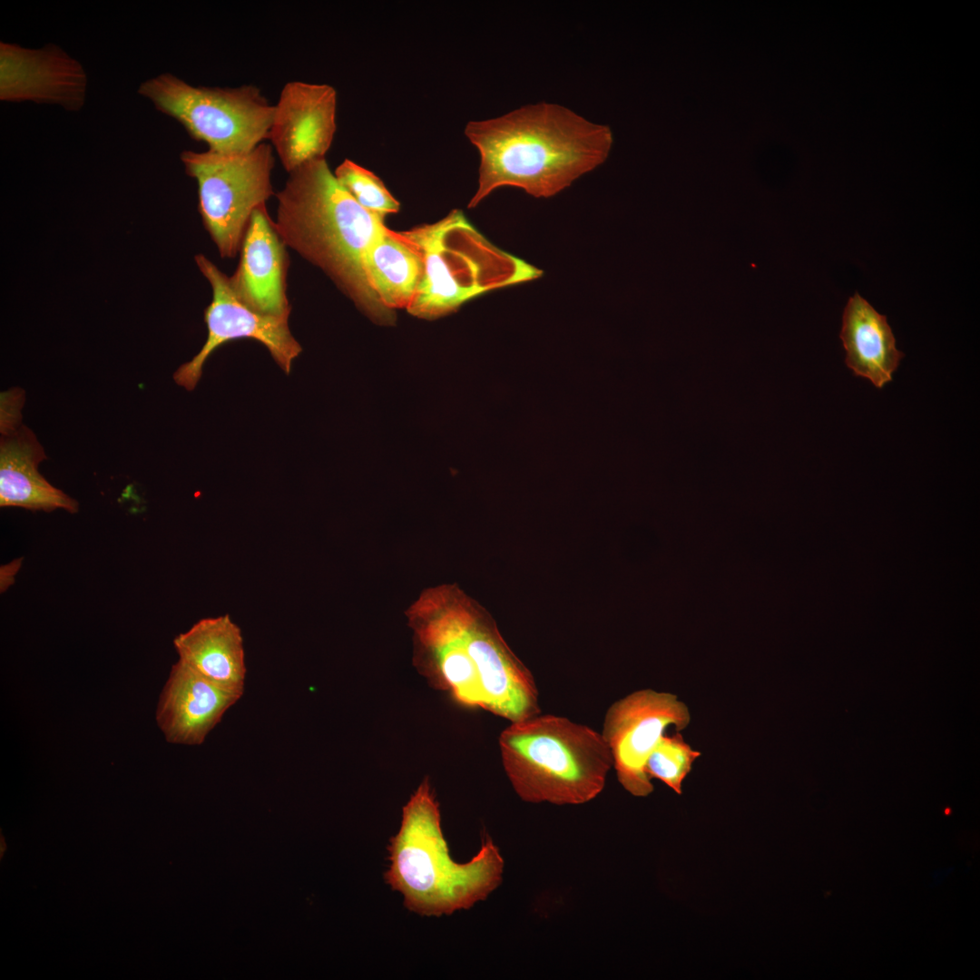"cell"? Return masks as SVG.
Wrapping results in <instances>:
<instances>
[{
    "mask_svg": "<svg viewBox=\"0 0 980 980\" xmlns=\"http://www.w3.org/2000/svg\"><path fill=\"white\" fill-rule=\"evenodd\" d=\"M465 135L480 157L469 208L502 187L519 188L535 198L553 197L602 165L613 142L608 125L547 102L470 121Z\"/></svg>",
    "mask_w": 980,
    "mask_h": 980,
    "instance_id": "cell-1",
    "label": "cell"
},
{
    "mask_svg": "<svg viewBox=\"0 0 980 980\" xmlns=\"http://www.w3.org/2000/svg\"><path fill=\"white\" fill-rule=\"evenodd\" d=\"M405 613L413 665L457 704L495 710L524 689L528 669L490 616L457 584L424 589Z\"/></svg>",
    "mask_w": 980,
    "mask_h": 980,
    "instance_id": "cell-2",
    "label": "cell"
},
{
    "mask_svg": "<svg viewBox=\"0 0 980 980\" xmlns=\"http://www.w3.org/2000/svg\"><path fill=\"white\" fill-rule=\"evenodd\" d=\"M276 197L275 224L286 246L324 270L360 309L385 317L365 273L370 248L388 229L385 218L361 207L325 158L289 173Z\"/></svg>",
    "mask_w": 980,
    "mask_h": 980,
    "instance_id": "cell-3",
    "label": "cell"
},
{
    "mask_svg": "<svg viewBox=\"0 0 980 980\" xmlns=\"http://www.w3.org/2000/svg\"><path fill=\"white\" fill-rule=\"evenodd\" d=\"M385 882L403 896L405 907L425 916L469 909L502 882L504 859L485 836L466 863L451 858L441 828L439 805L428 778L403 807L400 828L387 845Z\"/></svg>",
    "mask_w": 980,
    "mask_h": 980,
    "instance_id": "cell-4",
    "label": "cell"
},
{
    "mask_svg": "<svg viewBox=\"0 0 980 980\" xmlns=\"http://www.w3.org/2000/svg\"><path fill=\"white\" fill-rule=\"evenodd\" d=\"M499 747L514 791L530 803L589 802L603 791L612 767L602 733L552 714L511 722Z\"/></svg>",
    "mask_w": 980,
    "mask_h": 980,
    "instance_id": "cell-5",
    "label": "cell"
},
{
    "mask_svg": "<svg viewBox=\"0 0 980 980\" xmlns=\"http://www.w3.org/2000/svg\"><path fill=\"white\" fill-rule=\"evenodd\" d=\"M402 233L424 261L418 291L407 310L435 318L485 292L531 281L543 271L485 239L459 210Z\"/></svg>",
    "mask_w": 980,
    "mask_h": 980,
    "instance_id": "cell-6",
    "label": "cell"
},
{
    "mask_svg": "<svg viewBox=\"0 0 980 980\" xmlns=\"http://www.w3.org/2000/svg\"><path fill=\"white\" fill-rule=\"evenodd\" d=\"M139 93L218 152H245L268 141L273 105L251 84L193 86L171 74L141 84Z\"/></svg>",
    "mask_w": 980,
    "mask_h": 980,
    "instance_id": "cell-7",
    "label": "cell"
},
{
    "mask_svg": "<svg viewBox=\"0 0 980 980\" xmlns=\"http://www.w3.org/2000/svg\"><path fill=\"white\" fill-rule=\"evenodd\" d=\"M186 173L198 184L199 211L222 259H234L253 211L274 194L272 146L264 142L245 152L184 151Z\"/></svg>",
    "mask_w": 980,
    "mask_h": 980,
    "instance_id": "cell-8",
    "label": "cell"
},
{
    "mask_svg": "<svg viewBox=\"0 0 980 980\" xmlns=\"http://www.w3.org/2000/svg\"><path fill=\"white\" fill-rule=\"evenodd\" d=\"M211 287L212 299L204 310L208 336L201 349L173 374L175 383L188 391L200 381L203 366L220 346L238 339L262 344L278 366L289 375L292 362L302 351L292 336L289 318L259 313L241 302L231 289L229 277L203 254L194 258Z\"/></svg>",
    "mask_w": 980,
    "mask_h": 980,
    "instance_id": "cell-9",
    "label": "cell"
},
{
    "mask_svg": "<svg viewBox=\"0 0 980 980\" xmlns=\"http://www.w3.org/2000/svg\"><path fill=\"white\" fill-rule=\"evenodd\" d=\"M690 721L688 707L676 695L651 689L630 693L609 707L602 735L625 790L635 797H647L653 791L645 771L649 755L668 728L680 731Z\"/></svg>",
    "mask_w": 980,
    "mask_h": 980,
    "instance_id": "cell-10",
    "label": "cell"
},
{
    "mask_svg": "<svg viewBox=\"0 0 980 980\" xmlns=\"http://www.w3.org/2000/svg\"><path fill=\"white\" fill-rule=\"evenodd\" d=\"M337 92L326 83H287L273 105L270 141L288 173L325 158L335 136Z\"/></svg>",
    "mask_w": 980,
    "mask_h": 980,
    "instance_id": "cell-11",
    "label": "cell"
},
{
    "mask_svg": "<svg viewBox=\"0 0 980 980\" xmlns=\"http://www.w3.org/2000/svg\"><path fill=\"white\" fill-rule=\"evenodd\" d=\"M267 206L256 209L240 249V261L229 277L239 299L263 315L289 318V254Z\"/></svg>",
    "mask_w": 980,
    "mask_h": 980,
    "instance_id": "cell-12",
    "label": "cell"
},
{
    "mask_svg": "<svg viewBox=\"0 0 980 980\" xmlns=\"http://www.w3.org/2000/svg\"><path fill=\"white\" fill-rule=\"evenodd\" d=\"M242 695L215 684L178 660L160 695L156 722L168 742L200 745Z\"/></svg>",
    "mask_w": 980,
    "mask_h": 980,
    "instance_id": "cell-13",
    "label": "cell"
},
{
    "mask_svg": "<svg viewBox=\"0 0 980 980\" xmlns=\"http://www.w3.org/2000/svg\"><path fill=\"white\" fill-rule=\"evenodd\" d=\"M1 99L53 101L76 105L85 76L81 66L54 49L29 50L1 43Z\"/></svg>",
    "mask_w": 980,
    "mask_h": 980,
    "instance_id": "cell-14",
    "label": "cell"
},
{
    "mask_svg": "<svg viewBox=\"0 0 980 980\" xmlns=\"http://www.w3.org/2000/svg\"><path fill=\"white\" fill-rule=\"evenodd\" d=\"M34 432L24 426L1 433L0 505L33 511H78L75 499L51 485L39 472L46 459Z\"/></svg>",
    "mask_w": 980,
    "mask_h": 980,
    "instance_id": "cell-15",
    "label": "cell"
},
{
    "mask_svg": "<svg viewBox=\"0 0 980 980\" xmlns=\"http://www.w3.org/2000/svg\"><path fill=\"white\" fill-rule=\"evenodd\" d=\"M179 661L223 688L243 693L245 652L240 627L228 615L203 618L173 640Z\"/></svg>",
    "mask_w": 980,
    "mask_h": 980,
    "instance_id": "cell-16",
    "label": "cell"
},
{
    "mask_svg": "<svg viewBox=\"0 0 980 980\" xmlns=\"http://www.w3.org/2000/svg\"><path fill=\"white\" fill-rule=\"evenodd\" d=\"M839 337L846 365L855 376L869 379L878 388L892 380L904 354L896 348L887 317L858 292L848 299Z\"/></svg>",
    "mask_w": 980,
    "mask_h": 980,
    "instance_id": "cell-17",
    "label": "cell"
},
{
    "mask_svg": "<svg viewBox=\"0 0 980 980\" xmlns=\"http://www.w3.org/2000/svg\"><path fill=\"white\" fill-rule=\"evenodd\" d=\"M365 273L369 289L384 309H407L420 287L424 261L402 231L387 229L370 248Z\"/></svg>",
    "mask_w": 980,
    "mask_h": 980,
    "instance_id": "cell-18",
    "label": "cell"
},
{
    "mask_svg": "<svg viewBox=\"0 0 980 980\" xmlns=\"http://www.w3.org/2000/svg\"><path fill=\"white\" fill-rule=\"evenodd\" d=\"M701 752L692 749L679 732L664 734L645 763L650 779H657L677 794L682 792V782L691 772Z\"/></svg>",
    "mask_w": 980,
    "mask_h": 980,
    "instance_id": "cell-19",
    "label": "cell"
},
{
    "mask_svg": "<svg viewBox=\"0 0 980 980\" xmlns=\"http://www.w3.org/2000/svg\"><path fill=\"white\" fill-rule=\"evenodd\" d=\"M338 183L364 209L385 218L400 205L384 182L371 171L345 159L335 170Z\"/></svg>",
    "mask_w": 980,
    "mask_h": 980,
    "instance_id": "cell-20",
    "label": "cell"
},
{
    "mask_svg": "<svg viewBox=\"0 0 980 980\" xmlns=\"http://www.w3.org/2000/svg\"><path fill=\"white\" fill-rule=\"evenodd\" d=\"M24 403V391L14 387L1 393L0 431L11 430L22 424L21 409Z\"/></svg>",
    "mask_w": 980,
    "mask_h": 980,
    "instance_id": "cell-21",
    "label": "cell"
}]
</instances>
